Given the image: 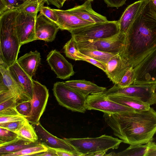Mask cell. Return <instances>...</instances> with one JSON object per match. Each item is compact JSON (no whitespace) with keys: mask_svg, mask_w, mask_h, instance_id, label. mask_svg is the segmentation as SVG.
Returning <instances> with one entry per match:
<instances>
[{"mask_svg":"<svg viewBox=\"0 0 156 156\" xmlns=\"http://www.w3.org/2000/svg\"><path fill=\"white\" fill-rule=\"evenodd\" d=\"M156 47V12L148 0L126 34L120 55L133 68Z\"/></svg>","mask_w":156,"mask_h":156,"instance_id":"6da1fadb","label":"cell"},{"mask_svg":"<svg viewBox=\"0 0 156 156\" xmlns=\"http://www.w3.org/2000/svg\"><path fill=\"white\" fill-rule=\"evenodd\" d=\"M103 117L114 134L130 145L143 144L152 142L156 133V111H147L109 114Z\"/></svg>","mask_w":156,"mask_h":156,"instance_id":"7a4b0ae2","label":"cell"},{"mask_svg":"<svg viewBox=\"0 0 156 156\" xmlns=\"http://www.w3.org/2000/svg\"><path fill=\"white\" fill-rule=\"evenodd\" d=\"M17 9L0 15V61L9 67L17 60L21 46L16 33Z\"/></svg>","mask_w":156,"mask_h":156,"instance_id":"3957f363","label":"cell"},{"mask_svg":"<svg viewBox=\"0 0 156 156\" xmlns=\"http://www.w3.org/2000/svg\"><path fill=\"white\" fill-rule=\"evenodd\" d=\"M64 139L72 146L81 156H89L98 151L116 149L122 142L121 139L105 134L96 138Z\"/></svg>","mask_w":156,"mask_h":156,"instance_id":"277c9868","label":"cell"},{"mask_svg":"<svg viewBox=\"0 0 156 156\" xmlns=\"http://www.w3.org/2000/svg\"><path fill=\"white\" fill-rule=\"evenodd\" d=\"M75 42L95 40L111 37L120 33L118 21L92 23L70 31Z\"/></svg>","mask_w":156,"mask_h":156,"instance_id":"5b68a950","label":"cell"},{"mask_svg":"<svg viewBox=\"0 0 156 156\" xmlns=\"http://www.w3.org/2000/svg\"><path fill=\"white\" fill-rule=\"evenodd\" d=\"M156 83L133 84L121 87L115 84L103 93L105 96L124 95L137 98L150 105L156 104Z\"/></svg>","mask_w":156,"mask_h":156,"instance_id":"8992f818","label":"cell"},{"mask_svg":"<svg viewBox=\"0 0 156 156\" xmlns=\"http://www.w3.org/2000/svg\"><path fill=\"white\" fill-rule=\"evenodd\" d=\"M52 90L60 105L72 111L85 113L86 98L82 94L66 86L64 82L55 83Z\"/></svg>","mask_w":156,"mask_h":156,"instance_id":"52a82bcc","label":"cell"},{"mask_svg":"<svg viewBox=\"0 0 156 156\" xmlns=\"http://www.w3.org/2000/svg\"><path fill=\"white\" fill-rule=\"evenodd\" d=\"M125 37V34L119 33L107 38L75 42L76 46L78 50H94L121 55L123 50Z\"/></svg>","mask_w":156,"mask_h":156,"instance_id":"ba28073f","label":"cell"},{"mask_svg":"<svg viewBox=\"0 0 156 156\" xmlns=\"http://www.w3.org/2000/svg\"><path fill=\"white\" fill-rule=\"evenodd\" d=\"M0 99L13 97L19 98L20 102L31 100V98L13 79L8 67L0 61Z\"/></svg>","mask_w":156,"mask_h":156,"instance_id":"9c48e42d","label":"cell"},{"mask_svg":"<svg viewBox=\"0 0 156 156\" xmlns=\"http://www.w3.org/2000/svg\"><path fill=\"white\" fill-rule=\"evenodd\" d=\"M33 95L30 100L31 111L26 119L32 124L39 122L44 112L48 100V89L44 85L33 80Z\"/></svg>","mask_w":156,"mask_h":156,"instance_id":"30bf717a","label":"cell"},{"mask_svg":"<svg viewBox=\"0 0 156 156\" xmlns=\"http://www.w3.org/2000/svg\"><path fill=\"white\" fill-rule=\"evenodd\" d=\"M85 106L86 110H98L109 114L136 111L131 108L108 99L103 93L88 96Z\"/></svg>","mask_w":156,"mask_h":156,"instance_id":"8fae6325","label":"cell"},{"mask_svg":"<svg viewBox=\"0 0 156 156\" xmlns=\"http://www.w3.org/2000/svg\"><path fill=\"white\" fill-rule=\"evenodd\" d=\"M133 69V84L156 83V47Z\"/></svg>","mask_w":156,"mask_h":156,"instance_id":"7c38bea8","label":"cell"},{"mask_svg":"<svg viewBox=\"0 0 156 156\" xmlns=\"http://www.w3.org/2000/svg\"><path fill=\"white\" fill-rule=\"evenodd\" d=\"M37 16V13H28L18 10L16 27L21 46L35 40V23Z\"/></svg>","mask_w":156,"mask_h":156,"instance_id":"4fadbf2b","label":"cell"},{"mask_svg":"<svg viewBox=\"0 0 156 156\" xmlns=\"http://www.w3.org/2000/svg\"><path fill=\"white\" fill-rule=\"evenodd\" d=\"M38 137L40 143L48 147L55 149L66 150L81 156L75 149L64 139L53 135L41 125L39 122L32 124Z\"/></svg>","mask_w":156,"mask_h":156,"instance_id":"5bb4252c","label":"cell"},{"mask_svg":"<svg viewBox=\"0 0 156 156\" xmlns=\"http://www.w3.org/2000/svg\"><path fill=\"white\" fill-rule=\"evenodd\" d=\"M47 61L57 77L65 80L75 73L72 64L56 50L51 51L47 56Z\"/></svg>","mask_w":156,"mask_h":156,"instance_id":"9a60e30c","label":"cell"},{"mask_svg":"<svg viewBox=\"0 0 156 156\" xmlns=\"http://www.w3.org/2000/svg\"><path fill=\"white\" fill-rule=\"evenodd\" d=\"M59 29L55 23L40 13L36 19L35 40L51 42L55 40Z\"/></svg>","mask_w":156,"mask_h":156,"instance_id":"2e32d148","label":"cell"},{"mask_svg":"<svg viewBox=\"0 0 156 156\" xmlns=\"http://www.w3.org/2000/svg\"><path fill=\"white\" fill-rule=\"evenodd\" d=\"M105 72L110 81L118 84L127 71L132 66L121 55H116L112 57L106 64Z\"/></svg>","mask_w":156,"mask_h":156,"instance_id":"e0dca14e","label":"cell"},{"mask_svg":"<svg viewBox=\"0 0 156 156\" xmlns=\"http://www.w3.org/2000/svg\"><path fill=\"white\" fill-rule=\"evenodd\" d=\"M91 2L90 0H86L82 5L75 6L66 10L81 19L93 23L108 21L105 16L93 10Z\"/></svg>","mask_w":156,"mask_h":156,"instance_id":"ac0fdd59","label":"cell"},{"mask_svg":"<svg viewBox=\"0 0 156 156\" xmlns=\"http://www.w3.org/2000/svg\"><path fill=\"white\" fill-rule=\"evenodd\" d=\"M58 18L56 24L61 30L70 31L93 23L83 20L66 10L53 9Z\"/></svg>","mask_w":156,"mask_h":156,"instance_id":"d6986e66","label":"cell"},{"mask_svg":"<svg viewBox=\"0 0 156 156\" xmlns=\"http://www.w3.org/2000/svg\"><path fill=\"white\" fill-rule=\"evenodd\" d=\"M148 0H140L128 6L118 20L120 33L126 34L128 29Z\"/></svg>","mask_w":156,"mask_h":156,"instance_id":"ffe728a7","label":"cell"},{"mask_svg":"<svg viewBox=\"0 0 156 156\" xmlns=\"http://www.w3.org/2000/svg\"><path fill=\"white\" fill-rule=\"evenodd\" d=\"M8 70L13 79L32 98L33 88L32 78L22 69L16 61L8 67Z\"/></svg>","mask_w":156,"mask_h":156,"instance_id":"44dd1931","label":"cell"},{"mask_svg":"<svg viewBox=\"0 0 156 156\" xmlns=\"http://www.w3.org/2000/svg\"><path fill=\"white\" fill-rule=\"evenodd\" d=\"M64 83L86 98L90 95L103 93L107 90L106 87L99 86L85 80H69Z\"/></svg>","mask_w":156,"mask_h":156,"instance_id":"7402d4cb","label":"cell"},{"mask_svg":"<svg viewBox=\"0 0 156 156\" xmlns=\"http://www.w3.org/2000/svg\"><path fill=\"white\" fill-rule=\"evenodd\" d=\"M40 53L31 51L17 59L16 62L22 69L31 78L35 75L41 61Z\"/></svg>","mask_w":156,"mask_h":156,"instance_id":"603a6c76","label":"cell"},{"mask_svg":"<svg viewBox=\"0 0 156 156\" xmlns=\"http://www.w3.org/2000/svg\"><path fill=\"white\" fill-rule=\"evenodd\" d=\"M106 96L108 99L120 104L131 108L136 111H147L151 108L149 105L133 97L121 95Z\"/></svg>","mask_w":156,"mask_h":156,"instance_id":"cb8c5ba5","label":"cell"},{"mask_svg":"<svg viewBox=\"0 0 156 156\" xmlns=\"http://www.w3.org/2000/svg\"><path fill=\"white\" fill-rule=\"evenodd\" d=\"M39 143V141L33 142L18 137L10 142L0 144V156H2L4 154L18 151Z\"/></svg>","mask_w":156,"mask_h":156,"instance_id":"d4e9b609","label":"cell"},{"mask_svg":"<svg viewBox=\"0 0 156 156\" xmlns=\"http://www.w3.org/2000/svg\"><path fill=\"white\" fill-rule=\"evenodd\" d=\"M150 142L145 145H130L125 150L115 153L113 152L108 154V156H146L152 144Z\"/></svg>","mask_w":156,"mask_h":156,"instance_id":"484cf974","label":"cell"},{"mask_svg":"<svg viewBox=\"0 0 156 156\" xmlns=\"http://www.w3.org/2000/svg\"><path fill=\"white\" fill-rule=\"evenodd\" d=\"M20 102L19 99L16 97L0 102V116L21 115L16 108L17 104Z\"/></svg>","mask_w":156,"mask_h":156,"instance_id":"4316f807","label":"cell"},{"mask_svg":"<svg viewBox=\"0 0 156 156\" xmlns=\"http://www.w3.org/2000/svg\"><path fill=\"white\" fill-rule=\"evenodd\" d=\"M16 133L19 137L23 140L33 142L38 141L34 126L27 120L23 127Z\"/></svg>","mask_w":156,"mask_h":156,"instance_id":"83f0119b","label":"cell"},{"mask_svg":"<svg viewBox=\"0 0 156 156\" xmlns=\"http://www.w3.org/2000/svg\"><path fill=\"white\" fill-rule=\"evenodd\" d=\"M48 147L40 143L38 144L27 147L19 151L7 154L2 156H35L40 153L45 151Z\"/></svg>","mask_w":156,"mask_h":156,"instance_id":"f1b7e54d","label":"cell"},{"mask_svg":"<svg viewBox=\"0 0 156 156\" xmlns=\"http://www.w3.org/2000/svg\"><path fill=\"white\" fill-rule=\"evenodd\" d=\"M46 0H29L17 8L18 11L30 14L37 13L44 6Z\"/></svg>","mask_w":156,"mask_h":156,"instance_id":"f546056e","label":"cell"},{"mask_svg":"<svg viewBox=\"0 0 156 156\" xmlns=\"http://www.w3.org/2000/svg\"><path fill=\"white\" fill-rule=\"evenodd\" d=\"M79 50L83 54L105 64L112 57L117 55L94 50L79 49Z\"/></svg>","mask_w":156,"mask_h":156,"instance_id":"4dcf8cb0","label":"cell"},{"mask_svg":"<svg viewBox=\"0 0 156 156\" xmlns=\"http://www.w3.org/2000/svg\"><path fill=\"white\" fill-rule=\"evenodd\" d=\"M63 49L67 57L76 61L83 60V54L76 48L75 41L73 37L65 44Z\"/></svg>","mask_w":156,"mask_h":156,"instance_id":"1f68e13d","label":"cell"},{"mask_svg":"<svg viewBox=\"0 0 156 156\" xmlns=\"http://www.w3.org/2000/svg\"><path fill=\"white\" fill-rule=\"evenodd\" d=\"M135 72L132 67L126 72L120 81L116 84L119 87H125L133 84L135 81Z\"/></svg>","mask_w":156,"mask_h":156,"instance_id":"d6a6232c","label":"cell"},{"mask_svg":"<svg viewBox=\"0 0 156 156\" xmlns=\"http://www.w3.org/2000/svg\"><path fill=\"white\" fill-rule=\"evenodd\" d=\"M0 144L10 142L17 138L18 135L15 133L0 127Z\"/></svg>","mask_w":156,"mask_h":156,"instance_id":"836d02e7","label":"cell"},{"mask_svg":"<svg viewBox=\"0 0 156 156\" xmlns=\"http://www.w3.org/2000/svg\"><path fill=\"white\" fill-rule=\"evenodd\" d=\"M16 108L19 113L25 117L29 116L31 111L30 100L19 103L16 106Z\"/></svg>","mask_w":156,"mask_h":156,"instance_id":"e575fe53","label":"cell"},{"mask_svg":"<svg viewBox=\"0 0 156 156\" xmlns=\"http://www.w3.org/2000/svg\"><path fill=\"white\" fill-rule=\"evenodd\" d=\"M25 121H15L0 124V127L16 133L23 127Z\"/></svg>","mask_w":156,"mask_h":156,"instance_id":"d590c367","label":"cell"},{"mask_svg":"<svg viewBox=\"0 0 156 156\" xmlns=\"http://www.w3.org/2000/svg\"><path fill=\"white\" fill-rule=\"evenodd\" d=\"M40 13L42 14L50 20L56 23L58 18L57 16L53 10L49 7L43 6L41 9Z\"/></svg>","mask_w":156,"mask_h":156,"instance_id":"8d00e7d4","label":"cell"},{"mask_svg":"<svg viewBox=\"0 0 156 156\" xmlns=\"http://www.w3.org/2000/svg\"><path fill=\"white\" fill-rule=\"evenodd\" d=\"M26 120L25 117L22 115L0 116V124Z\"/></svg>","mask_w":156,"mask_h":156,"instance_id":"74e56055","label":"cell"},{"mask_svg":"<svg viewBox=\"0 0 156 156\" xmlns=\"http://www.w3.org/2000/svg\"><path fill=\"white\" fill-rule=\"evenodd\" d=\"M83 61L88 62L101 69L105 72L106 71V64L83 54Z\"/></svg>","mask_w":156,"mask_h":156,"instance_id":"f35d334b","label":"cell"},{"mask_svg":"<svg viewBox=\"0 0 156 156\" xmlns=\"http://www.w3.org/2000/svg\"><path fill=\"white\" fill-rule=\"evenodd\" d=\"M127 0H104L108 7L118 8L122 6Z\"/></svg>","mask_w":156,"mask_h":156,"instance_id":"ab89813d","label":"cell"},{"mask_svg":"<svg viewBox=\"0 0 156 156\" xmlns=\"http://www.w3.org/2000/svg\"><path fill=\"white\" fill-rule=\"evenodd\" d=\"M13 9H17L27 1L25 0H2Z\"/></svg>","mask_w":156,"mask_h":156,"instance_id":"60d3db41","label":"cell"},{"mask_svg":"<svg viewBox=\"0 0 156 156\" xmlns=\"http://www.w3.org/2000/svg\"><path fill=\"white\" fill-rule=\"evenodd\" d=\"M47 4L53 5L58 8H62L66 0H46Z\"/></svg>","mask_w":156,"mask_h":156,"instance_id":"b9f144b4","label":"cell"},{"mask_svg":"<svg viewBox=\"0 0 156 156\" xmlns=\"http://www.w3.org/2000/svg\"><path fill=\"white\" fill-rule=\"evenodd\" d=\"M36 156H58L55 149L49 147L46 151L39 153Z\"/></svg>","mask_w":156,"mask_h":156,"instance_id":"7bdbcfd3","label":"cell"},{"mask_svg":"<svg viewBox=\"0 0 156 156\" xmlns=\"http://www.w3.org/2000/svg\"><path fill=\"white\" fill-rule=\"evenodd\" d=\"M58 156H78L73 153L62 149H55Z\"/></svg>","mask_w":156,"mask_h":156,"instance_id":"ee69618b","label":"cell"},{"mask_svg":"<svg viewBox=\"0 0 156 156\" xmlns=\"http://www.w3.org/2000/svg\"><path fill=\"white\" fill-rule=\"evenodd\" d=\"M13 9L2 0H0V15L9 10Z\"/></svg>","mask_w":156,"mask_h":156,"instance_id":"f6af8a7d","label":"cell"},{"mask_svg":"<svg viewBox=\"0 0 156 156\" xmlns=\"http://www.w3.org/2000/svg\"><path fill=\"white\" fill-rule=\"evenodd\" d=\"M154 143L152 142L151 147L146 156H156V146Z\"/></svg>","mask_w":156,"mask_h":156,"instance_id":"bcb514c9","label":"cell"},{"mask_svg":"<svg viewBox=\"0 0 156 156\" xmlns=\"http://www.w3.org/2000/svg\"><path fill=\"white\" fill-rule=\"evenodd\" d=\"M107 151H101L97 152L90 154L89 156H107V154H106V152Z\"/></svg>","mask_w":156,"mask_h":156,"instance_id":"7dc6e473","label":"cell"},{"mask_svg":"<svg viewBox=\"0 0 156 156\" xmlns=\"http://www.w3.org/2000/svg\"><path fill=\"white\" fill-rule=\"evenodd\" d=\"M150 2L154 9L156 12V0H150Z\"/></svg>","mask_w":156,"mask_h":156,"instance_id":"c3c4849f","label":"cell"},{"mask_svg":"<svg viewBox=\"0 0 156 156\" xmlns=\"http://www.w3.org/2000/svg\"><path fill=\"white\" fill-rule=\"evenodd\" d=\"M155 145L156 146V143H154Z\"/></svg>","mask_w":156,"mask_h":156,"instance_id":"681fc988","label":"cell"},{"mask_svg":"<svg viewBox=\"0 0 156 156\" xmlns=\"http://www.w3.org/2000/svg\"><path fill=\"white\" fill-rule=\"evenodd\" d=\"M91 0V2H92V1H93L94 0Z\"/></svg>","mask_w":156,"mask_h":156,"instance_id":"f907efd6","label":"cell"},{"mask_svg":"<svg viewBox=\"0 0 156 156\" xmlns=\"http://www.w3.org/2000/svg\"><path fill=\"white\" fill-rule=\"evenodd\" d=\"M26 1H28V0H25Z\"/></svg>","mask_w":156,"mask_h":156,"instance_id":"816d5d0a","label":"cell"},{"mask_svg":"<svg viewBox=\"0 0 156 156\" xmlns=\"http://www.w3.org/2000/svg\"></svg>","mask_w":156,"mask_h":156,"instance_id":"f5cc1de1","label":"cell"}]
</instances>
